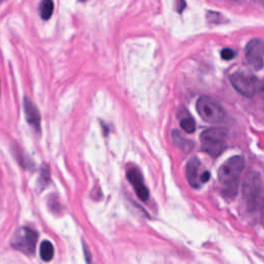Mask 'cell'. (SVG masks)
<instances>
[{"label":"cell","instance_id":"1","mask_svg":"<svg viewBox=\"0 0 264 264\" xmlns=\"http://www.w3.org/2000/svg\"><path fill=\"white\" fill-rule=\"evenodd\" d=\"M245 167V159L242 156H232L225 161L218 170V179L223 186L224 195L233 197L236 195L241 174Z\"/></svg>","mask_w":264,"mask_h":264},{"label":"cell","instance_id":"2","mask_svg":"<svg viewBox=\"0 0 264 264\" xmlns=\"http://www.w3.org/2000/svg\"><path fill=\"white\" fill-rule=\"evenodd\" d=\"M227 130L222 127H214L205 130L200 135L202 151L210 157L217 158L226 150Z\"/></svg>","mask_w":264,"mask_h":264},{"label":"cell","instance_id":"3","mask_svg":"<svg viewBox=\"0 0 264 264\" xmlns=\"http://www.w3.org/2000/svg\"><path fill=\"white\" fill-rule=\"evenodd\" d=\"M196 111L202 120L210 124H219L226 117L224 109L208 96H201L197 100Z\"/></svg>","mask_w":264,"mask_h":264},{"label":"cell","instance_id":"4","mask_svg":"<svg viewBox=\"0 0 264 264\" xmlns=\"http://www.w3.org/2000/svg\"><path fill=\"white\" fill-rule=\"evenodd\" d=\"M38 240V234L32 230L31 228L21 227L16 230L12 239V245L14 249L31 256L35 252Z\"/></svg>","mask_w":264,"mask_h":264},{"label":"cell","instance_id":"5","mask_svg":"<svg viewBox=\"0 0 264 264\" xmlns=\"http://www.w3.org/2000/svg\"><path fill=\"white\" fill-rule=\"evenodd\" d=\"M230 82L234 89L245 97H253L257 93L259 88L257 77L244 72L233 74L230 76Z\"/></svg>","mask_w":264,"mask_h":264},{"label":"cell","instance_id":"6","mask_svg":"<svg viewBox=\"0 0 264 264\" xmlns=\"http://www.w3.org/2000/svg\"><path fill=\"white\" fill-rule=\"evenodd\" d=\"M245 61L254 70H260L264 65V41L259 38L250 40L245 49Z\"/></svg>","mask_w":264,"mask_h":264},{"label":"cell","instance_id":"7","mask_svg":"<svg viewBox=\"0 0 264 264\" xmlns=\"http://www.w3.org/2000/svg\"><path fill=\"white\" fill-rule=\"evenodd\" d=\"M262 189L261 175L257 171H250L245 175L243 184V194L249 204L257 199Z\"/></svg>","mask_w":264,"mask_h":264},{"label":"cell","instance_id":"8","mask_svg":"<svg viewBox=\"0 0 264 264\" xmlns=\"http://www.w3.org/2000/svg\"><path fill=\"white\" fill-rule=\"evenodd\" d=\"M127 179L129 180L132 187L134 188L136 195L143 201H146L150 197V192L144 184V177L142 172L136 167H129L127 170Z\"/></svg>","mask_w":264,"mask_h":264},{"label":"cell","instance_id":"9","mask_svg":"<svg viewBox=\"0 0 264 264\" xmlns=\"http://www.w3.org/2000/svg\"><path fill=\"white\" fill-rule=\"evenodd\" d=\"M24 112H25V117L27 120L28 124L39 133L40 132V113L38 109L28 97L24 98Z\"/></svg>","mask_w":264,"mask_h":264},{"label":"cell","instance_id":"10","mask_svg":"<svg viewBox=\"0 0 264 264\" xmlns=\"http://www.w3.org/2000/svg\"><path fill=\"white\" fill-rule=\"evenodd\" d=\"M200 161L198 158L194 157L189 160L187 163V169H186V175L187 180L190 184L192 188H199L201 186V181H200V175H199V169H200Z\"/></svg>","mask_w":264,"mask_h":264},{"label":"cell","instance_id":"11","mask_svg":"<svg viewBox=\"0 0 264 264\" xmlns=\"http://www.w3.org/2000/svg\"><path fill=\"white\" fill-rule=\"evenodd\" d=\"M171 138H172V142H173L174 146L177 147L178 149L182 150V151H184V152H190L193 148V143L191 142V140L185 138L177 130L172 131Z\"/></svg>","mask_w":264,"mask_h":264},{"label":"cell","instance_id":"12","mask_svg":"<svg viewBox=\"0 0 264 264\" xmlns=\"http://www.w3.org/2000/svg\"><path fill=\"white\" fill-rule=\"evenodd\" d=\"M54 12V2L53 0H42L39 5V15L42 20H49Z\"/></svg>","mask_w":264,"mask_h":264},{"label":"cell","instance_id":"13","mask_svg":"<svg viewBox=\"0 0 264 264\" xmlns=\"http://www.w3.org/2000/svg\"><path fill=\"white\" fill-rule=\"evenodd\" d=\"M54 247H53L52 243L45 241L41 243L40 245V258L45 261V262H49L54 257Z\"/></svg>","mask_w":264,"mask_h":264},{"label":"cell","instance_id":"14","mask_svg":"<svg viewBox=\"0 0 264 264\" xmlns=\"http://www.w3.org/2000/svg\"><path fill=\"white\" fill-rule=\"evenodd\" d=\"M181 127L185 132H187V133H193L196 129L195 121L191 117H185L181 120Z\"/></svg>","mask_w":264,"mask_h":264},{"label":"cell","instance_id":"15","mask_svg":"<svg viewBox=\"0 0 264 264\" xmlns=\"http://www.w3.org/2000/svg\"><path fill=\"white\" fill-rule=\"evenodd\" d=\"M235 55L236 53L230 48H225L221 52V57L224 60H232L235 57Z\"/></svg>","mask_w":264,"mask_h":264},{"label":"cell","instance_id":"16","mask_svg":"<svg viewBox=\"0 0 264 264\" xmlns=\"http://www.w3.org/2000/svg\"><path fill=\"white\" fill-rule=\"evenodd\" d=\"M221 14H219L217 12H208L207 13V20L210 22V23H220L221 22Z\"/></svg>","mask_w":264,"mask_h":264},{"label":"cell","instance_id":"17","mask_svg":"<svg viewBox=\"0 0 264 264\" xmlns=\"http://www.w3.org/2000/svg\"><path fill=\"white\" fill-rule=\"evenodd\" d=\"M175 4H177V11L179 14H182L187 6L186 0H175Z\"/></svg>","mask_w":264,"mask_h":264},{"label":"cell","instance_id":"18","mask_svg":"<svg viewBox=\"0 0 264 264\" xmlns=\"http://www.w3.org/2000/svg\"><path fill=\"white\" fill-rule=\"evenodd\" d=\"M209 177H210V174L208 171H205L204 173H202L200 175V181H201V184L202 183H207L208 180H209Z\"/></svg>","mask_w":264,"mask_h":264},{"label":"cell","instance_id":"19","mask_svg":"<svg viewBox=\"0 0 264 264\" xmlns=\"http://www.w3.org/2000/svg\"><path fill=\"white\" fill-rule=\"evenodd\" d=\"M0 94H1V87H0Z\"/></svg>","mask_w":264,"mask_h":264},{"label":"cell","instance_id":"20","mask_svg":"<svg viewBox=\"0 0 264 264\" xmlns=\"http://www.w3.org/2000/svg\"><path fill=\"white\" fill-rule=\"evenodd\" d=\"M83 1H85V0H83Z\"/></svg>","mask_w":264,"mask_h":264}]
</instances>
